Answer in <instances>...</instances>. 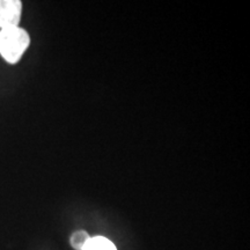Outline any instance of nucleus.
I'll return each mask as SVG.
<instances>
[{"mask_svg": "<svg viewBox=\"0 0 250 250\" xmlns=\"http://www.w3.org/2000/svg\"><path fill=\"white\" fill-rule=\"evenodd\" d=\"M28 33L20 27L0 29V55L9 64H17L29 46Z\"/></svg>", "mask_w": 250, "mask_h": 250, "instance_id": "1", "label": "nucleus"}, {"mask_svg": "<svg viewBox=\"0 0 250 250\" xmlns=\"http://www.w3.org/2000/svg\"><path fill=\"white\" fill-rule=\"evenodd\" d=\"M22 2L19 0H0V29L19 27Z\"/></svg>", "mask_w": 250, "mask_h": 250, "instance_id": "2", "label": "nucleus"}, {"mask_svg": "<svg viewBox=\"0 0 250 250\" xmlns=\"http://www.w3.org/2000/svg\"><path fill=\"white\" fill-rule=\"evenodd\" d=\"M83 250H117L116 246L104 236L90 237Z\"/></svg>", "mask_w": 250, "mask_h": 250, "instance_id": "3", "label": "nucleus"}, {"mask_svg": "<svg viewBox=\"0 0 250 250\" xmlns=\"http://www.w3.org/2000/svg\"><path fill=\"white\" fill-rule=\"evenodd\" d=\"M89 239V234L87 233L86 230H76V232L70 236V245L74 250H83Z\"/></svg>", "mask_w": 250, "mask_h": 250, "instance_id": "4", "label": "nucleus"}]
</instances>
